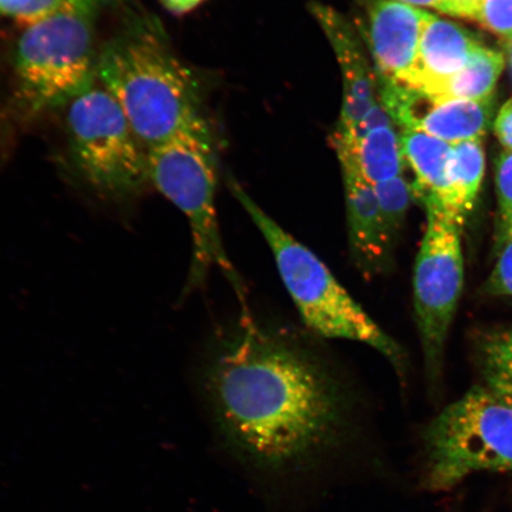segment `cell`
<instances>
[{"label": "cell", "mask_w": 512, "mask_h": 512, "mask_svg": "<svg viewBox=\"0 0 512 512\" xmlns=\"http://www.w3.org/2000/svg\"><path fill=\"white\" fill-rule=\"evenodd\" d=\"M204 384L224 437L266 469L306 463L347 424V399L331 371L249 319L210 356Z\"/></svg>", "instance_id": "cell-1"}, {"label": "cell", "mask_w": 512, "mask_h": 512, "mask_svg": "<svg viewBox=\"0 0 512 512\" xmlns=\"http://www.w3.org/2000/svg\"><path fill=\"white\" fill-rule=\"evenodd\" d=\"M96 79L147 150L177 137L211 142L194 81L152 23L133 24L108 42L98 56Z\"/></svg>", "instance_id": "cell-2"}, {"label": "cell", "mask_w": 512, "mask_h": 512, "mask_svg": "<svg viewBox=\"0 0 512 512\" xmlns=\"http://www.w3.org/2000/svg\"><path fill=\"white\" fill-rule=\"evenodd\" d=\"M230 189L264 236L303 322L320 336L366 344L400 369V345L369 317L324 262L266 214L238 182L230 181Z\"/></svg>", "instance_id": "cell-3"}, {"label": "cell", "mask_w": 512, "mask_h": 512, "mask_svg": "<svg viewBox=\"0 0 512 512\" xmlns=\"http://www.w3.org/2000/svg\"><path fill=\"white\" fill-rule=\"evenodd\" d=\"M98 11H64L25 27L15 55L16 99L25 113L68 106L94 86Z\"/></svg>", "instance_id": "cell-4"}, {"label": "cell", "mask_w": 512, "mask_h": 512, "mask_svg": "<svg viewBox=\"0 0 512 512\" xmlns=\"http://www.w3.org/2000/svg\"><path fill=\"white\" fill-rule=\"evenodd\" d=\"M425 484L447 491L473 473L512 470V405L475 387L444 408L424 433Z\"/></svg>", "instance_id": "cell-5"}, {"label": "cell", "mask_w": 512, "mask_h": 512, "mask_svg": "<svg viewBox=\"0 0 512 512\" xmlns=\"http://www.w3.org/2000/svg\"><path fill=\"white\" fill-rule=\"evenodd\" d=\"M150 183L174 203L189 221L192 259L184 294L206 281L219 268L238 293L239 275L222 242L215 206L216 176L211 142L177 137L147 150Z\"/></svg>", "instance_id": "cell-6"}, {"label": "cell", "mask_w": 512, "mask_h": 512, "mask_svg": "<svg viewBox=\"0 0 512 512\" xmlns=\"http://www.w3.org/2000/svg\"><path fill=\"white\" fill-rule=\"evenodd\" d=\"M67 131L76 174L96 194L127 201L150 183L147 149L104 87L70 102Z\"/></svg>", "instance_id": "cell-7"}, {"label": "cell", "mask_w": 512, "mask_h": 512, "mask_svg": "<svg viewBox=\"0 0 512 512\" xmlns=\"http://www.w3.org/2000/svg\"><path fill=\"white\" fill-rule=\"evenodd\" d=\"M425 234L413 274V297L422 354L433 379L443 367L446 342L464 287V222L441 204L424 202Z\"/></svg>", "instance_id": "cell-8"}, {"label": "cell", "mask_w": 512, "mask_h": 512, "mask_svg": "<svg viewBox=\"0 0 512 512\" xmlns=\"http://www.w3.org/2000/svg\"><path fill=\"white\" fill-rule=\"evenodd\" d=\"M382 104L402 130H418L448 144L482 139L489 130L494 100H438L412 87L386 89Z\"/></svg>", "instance_id": "cell-9"}, {"label": "cell", "mask_w": 512, "mask_h": 512, "mask_svg": "<svg viewBox=\"0 0 512 512\" xmlns=\"http://www.w3.org/2000/svg\"><path fill=\"white\" fill-rule=\"evenodd\" d=\"M430 14L398 0H377L371 6L368 38L375 78L409 85Z\"/></svg>", "instance_id": "cell-10"}, {"label": "cell", "mask_w": 512, "mask_h": 512, "mask_svg": "<svg viewBox=\"0 0 512 512\" xmlns=\"http://www.w3.org/2000/svg\"><path fill=\"white\" fill-rule=\"evenodd\" d=\"M352 260L364 277L386 272L395 241L382 219L375 187L348 159H341Z\"/></svg>", "instance_id": "cell-11"}, {"label": "cell", "mask_w": 512, "mask_h": 512, "mask_svg": "<svg viewBox=\"0 0 512 512\" xmlns=\"http://www.w3.org/2000/svg\"><path fill=\"white\" fill-rule=\"evenodd\" d=\"M311 11L329 38L342 70L341 121L334 136H348L377 101L374 70L370 67L360 38L347 19L322 4L313 3Z\"/></svg>", "instance_id": "cell-12"}, {"label": "cell", "mask_w": 512, "mask_h": 512, "mask_svg": "<svg viewBox=\"0 0 512 512\" xmlns=\"http://www.w3.org/2000/svg\"><path fill=\"white\" fill-rule=\"evenodd\" d=\"M479 46L472 32L430 14L422 30L418 61L408 86L433 95L465 68Z\"/></svg>", "instance_id": "cell-13"}, {"label": "cell", "mask_w": 512, "mask_h": 512, "mask_svg": "<svg viewBox=\"0 0 512 512\" xmlns=\"http://www.w3.org/2000/svg\"><path fill=\"white\" fill-rule=\"evenodd\" d=\"M400 134L403 156L415 175V197L437 202L459 217L448 177L452 145L418 130H402Z\"/></svg>", "instance_id": "cell-14"}, {"label": "cell", "mask_w": 512, "mask_h": 512, "mask_svg": "<svg viewBox=\"0 0 512 512\" xmlns=\"http://www.w3.org/2000/svg\"><path fill=\"white\" fill-rule=\"evenodd\" d=\"M339 160H351L370 183L402 176L405 169L401 134L396 125L384 126L352 143H335Z\"/></svg>", "instance_id": "cell-15"}, {"label": "cell", "mask_w": 512, "mask_h": 512, "mask_svg": "<svg viewBox=\"0 0 512 512\" xmlns=\"http://www.w3.org/2000/svg\"><path fill=\"white\" fill-rule=\"evenodd\" d=\"M504 68V56L499 51L483 47L473 51L465 68L441 86L432 99L489 100L494 95ZM427 95V94H426Z\"/></svg>", "instance_id": "cell-16"}, {"label": "cell", "mask_w": 512, "mask_h": 512, "mask_svg": "<svg viewBox=\"0 0 512 512\" xmlns=\"http://www.w3.org/2000/svg\"><path fill=\"white\" fill-rule=\"evenodd\" d=\"M485 172L482 139L465 140L453 144L448 177L453 192L454 209L465 222L477 201Z\"/></svg>", "instance_id": "cell-17"}, {"label": "cell", "mask_w": 512, "mask_h": 512, "mask_svg": "<svg viewBox=\"0 0 512 512\" xmlns=\"http://www.w3.org/2000/svg\"><path fill=\"white\" fill-rule=\"evenodd\" d=\"M484 387L512 405V328L491 332L479 345Z\"/></svg>", "instance_id": "cell-18"}, {"label": "cell", "mask_w": 512, "mask_h": 512, "mask_svg": "<svg viewBox=\"0 0 512 512\" xmlns=\"http://www.w3.org/2000/svg\"><path fill=\"white\" fill-rule=\"evenodd\" d=\"M106 0H0V15L29 27L70 10H100Z\"/></svg>", "instance_id": "cell-19"}, {"label": "cell", "mask_w": 512, "mask_h": 512, "mask_svg": "<svg viewBox=\"0 0 512 512\" xmlns=\"http://www.w3.org/2000/svg\"><path fill=\"white\" fill-rule=\"evenodd\" d=\"M374 187L384 224L389 235L396 241L415 198L413 184H409L405 177L398 176L374 184Z\"/></svg>", "instance_id": "cell-20"}, {"label": "cell", "mask_w": 512, "mask_h": 512, "mask_svg": "<svg viewBox=\"0 0 512 512\" xmlns=\"http://www.w3.org/2000/svg\"><path fill=\"white\" fill-rule=\"evenodd\" d=\"M475 21L504 40L512 38V0H482Z\"/></svg>", "instance_id": "cell-21"}, {"label": "cell", "mask_w": 512, "mask_h": 512, "mask_svg": "<svg viewBox=\"0 0 512 512\" xmlns=\"http://www.w3.org/2000/svg\"><path fill=\"white\" fill-rule=\"evenodd\" d=\"M496 188L501 235L512 219V151H505L496 163Z\"/></svg>", "instance_id": "cell-22"}, {"label": "cell", "mask_w": 512, "mask_h": 512, "mask_svg": "<svg viewBox=\"0 0 512 512\" xmlns=\"http://www.w3.org/2000/svg\"><path fill=\"white\" fill-rule=\"evenodd\" d=\"M484 290L491 296L512 298V239L503 243Z\"/></svg>", "instance_id": "cell-23"}, {"label": "cell", "mask_w": 512, "mask_h": 512, "mask_svg": "<svg viewBox=\"0 0 512 512\" xmlns=\"http://www.w3.org/2000/svg\"><path fill=\"white\" fill-rule=\"evenodd\" d=\"M495 133L505 149L512 151V98L505 102L497 114Z\"/></svg>", "instance_id": "cell-24"}, {"label": "cell", "mask_w": 512, "mask_h": 512, "mask_svg": "<svg viewBox=\"0 0 512 512\" xmlns=\"http://www.w3.org/2000/svg\"><path fill=\"white\" fill-rule=\"evenodd\" d=\"M398 2L415 6V8L433 9L441 14L463 18L462 11L459 10L454 0H398Z\"/></svg>", "instance_id": "cell-25"}, {"label": "cell", "mask_w": 512, "mask_h": 512, "mask_svg": "<svg viewBox=\"0 0 512 512\" xmlns=\"http://www.w3.org/2000/svg\"><path fill=\"white\" fill-rule=\"evenodd\" d=\"M159 2L172 14L184 15L196 9L204 0H159Z\"/></svg>", "instance_id": "cell-26"}, {"label": "cell", "mask_w": 512, "mask_h": 512, "mask_svg": "<svg viewBox=\"0 0 512 512\" xmlns=\"http://www.w3.org/2000/svg\"><path fill=\"white\" fill-rule=\"evenodd\" d=\"M454 2H456L459 10L462 11L463 18L475 21L482 0H454Z\"/></svg>", "instance_id": "cell-27"}, {"label": "cell", "mask_w": 512, "mask_h": 512, "mask_svg": "<svg viewBox=\"0 0 512 512\" xmlns=\"http://www.w3.org/2000/svg\"><path fill=\"white\" fill-rule=\"evenodd\" d=\"M509 239H512V219L508 228L505 229V232L501 235V238H499V240H501V245H503V243Z\"/></svg>", "instance_id": "cell-28"}, {"label": "cell", "mask_w": 512, "mask_h": 512, "mask_svg": "<svg viewBox=\"0 0 512 512\" xmlns=\"http://www.w3.org/2000/svg\"><path fill=\"white\" fill-rule=\"evenodd\" d=\"M508 51H509V62H510V69L512 74V38L508 41Z\"/></svg>", "instance_id": "cell-29"}]
</instances>
